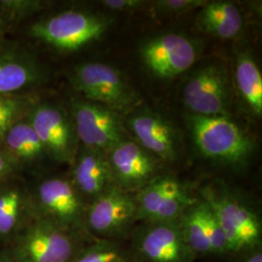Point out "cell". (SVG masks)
I'll list each match as a JSON object with an SVG mask.
<instances>
[{
    "label": "cell",
    "mask_w": 262,
    "mask_h": 262,
    "mask_svg": "<svg viewBox=\"0 0 262 262\" xmlns=\"http://www.w3.org/2000/svg\"><path fill=\"white\" fill-rule=\"evenodd\" d=\"M35 216L94 241L84 225L88 203L69 177L45 176L28 183Z\"/></svg>",
    "instance_id": "6da1fadb"
},
{
    "label": "cell",
    "mask_w": 262,
    "mask_h": 262,
    "mask_svg": "<svg viewBox=\"0 0 262 262\" xmlns=\"http://www.w3.org/2000/svg\"><path fill=\"white\" fill-rule=\"evenodd\" d=\"M197 27L215 37L230 39L237 36L243 27L241 11L232 2H207L198 13Z\"/></svg>",
    "instance_id": "ffe728a7"
},
{
    "label": "cell",
    "mask_w": 262,
    "mask_h": 262,
    "mask_svg": "<svg viewBox=\"0 0 262 262\" xmlns=\"http://www.w3.org/2000/svg\"><path fill=\"white\" fill-rule=\"evenodd\" d=\"M112 20L84 10H66L39 19L28 28L29 37L62 53H73L99 39Z\"/></svg>",
    "instance_id": "7a4b0ae2"
},
{
    "label": "cell",
    "mask_w": 262,
    "mask_h": 262,
    "mask_svg": "<svg viewBox=\"0 0 262 262\" xmlns=\"http://www.w3.org/2000/svg\"><path fill=\"white\" fill-rule=\"evenodd\" d=\"M35 216L28 181L15 176L0 182V246H9Z\"/></svg>",
    "instance_id": "2e32d148"
},
{
    "label": "cell",
    "mask_w": 262,
    "mask_h": 262,
    "mask_svg": "<svg viewBox=\"0 0 262 262\" xmlns=\"http://www.w3.org/2000/svg\"><path fill=\"white\" fill-rule=\"evenodd\" d=\"M15 176H21V175L17 167L12 163V161L4 154V151L2 150L0 146V182Z\"/></svg>",
    "instance_id": "f1b7e54d"
},
{
    "label": "cell",
    "mask_w": 262,
    "mask_h": 262,
    "mask_svg": "<svg viewBox=\"0 0 262 262\" xmlns=\"http://www.w3.org/2000/svg\"><path fill=\"white\" fill-rule=\"evenodd\" d=\"M70 166L68 177L88 204L115 186L104 152L82 146Z\"/></svg>",
    "instance_id": "ac0fdd59"
},
{
    "label": "cell",
    "mask_w": 262,
    "mask_h": 262,
    "mask_svg": "<svg viewBox=\"0 0 262 262\" xmlns=\"http://www.w3.org/2000/svg\"><path fill=\"white\" fill-rule=\"evenodd\" d=\"M35 100L30 94L0 95V138L27 116Z\"/></svg>",
    "instance_id": "cb8c5ba5"
},
{
    "label": "cell",
    "mask_w": 262,
    "mask_h": 262,
    "mask_svg": "<svg viewBox=\"0 0 262 262\" xmlns=\"http://www.w3.org/2000/svg\"><path fill=\"white\" fill-rule=\"evenodd\" d=\"M104 7L113 11H132L144 4L141 0H104L101 1Z\"/></svg>",
    "instance_id": "4316f807"
},
{
    "label": "cell",
    "mask_w": 262,
    "mask_h": 262,
    "mask_svg": "<svg viewBox=\"0 0 262 262\" xmlns=\"http://www.w3.org/2000/svg\"><path fill=\"white\" fill-rule=\"evenodd\" d=\"M231 102L225 67L210 63L198 69L184 88V103L191 115L227 116Z\"/></svg>",
    "instance_id": "4fadbf2b"
},
{
    "label": "cell",
    "mask_w": 262,
    "mask_h": 262,
    "mask_svg": "<svg viewBox=\"0 0 262 262\" xmlns=\"http://www.w3.org/2000/svg\"><path fill=\"white\" fill-rule=\"evenodd\" d=\"M69 114L84 147L107 154L125 139L120 115L106 106L78 98L70 104Z\"/></svg>",
    "instance_id": "30bf717a"
},
{
    "label": "cell",
    "mask_w": 262,
    "mask_h": 262,
    "mask_svg": "<svg viewBox=\"0 0 262 262\" xmlns=\"http://www.w3.org/2000/svg\"><path fill=\"white\" fill-rule=\"evenodd\" d=\"M137 223L178 221L198 198L178 179L157 176L135 193Z\"/></svg>",
    "instance_id": "8fae6325"
},
{
    "label": "cell",
    "mask_w": 262,
    "mask_h": 262,
    "mask_svg": "<svg viewBox=\"0 0 262 262\" xmlns=\"http://www.w3.org/2000/svg\"><path fill=\"white\" fill-rule=\"evenodd\" d=\"M207 213L208 205L200 198L179 219L184 239L196 258L213 256L208 235Z\"/></svg>",
    "instance_id": "44dd1931"
},
{
    "label": "cell",
    "mask_w": 262,
    "mask_h": 262,
    "mask_svg": "<svg viewBox=\"0 0 262 262\" xmlns=\"http://www.w3.org/2000/svg\"><path fill=\"white\" fill-rule=\"evenodd\" d=\"M69 82L84 99L101 104L117 114L134 109L138 97L125 77L117 68L102 62H84L75 66Z\"/></svg>",
    "instance_id": "8992f818"
},
{
    "label": "cell",
    "mask_w": 262,
    "mask_h": 262,
    "mask_svg": "<svg viewBox=\"0 0 262 262\" xmlns=\"http://www.w3.org/2000/svg\"><path fill=\"white\" fill-rule=\"evenodd\" d=\"M70 262H133L127 241L96 239Z\"/></svg>",
    "instance_id": "603a6c76"
},
{
    "label": "cell",
    "mask_w": 262,
    "mask_h": 262,
    "mask_svg": "<svg viewBox=\"0 0 262 262\" xmlns=\"http://www.w3.org/2000/svg\"><path fill=\"white\" fill-rule=\"evenodd\" d=\"M206 3L203 0H159L155 2L154 9L157 14L174 16L202 8Z\"/></svg>",
    "instance_id": "484cf974"
},
{
    "label": "cell",
    "mask_w": 262,
    "mask_h": 262,
    "mask_svg": "<svg viewBox=\"0 0 262 262\" xmlns=\"http://www.w3.org/2000/svg\"><path fill=\"white\" fill-rule=\"evenodd\" d=\"M46 81L45 67L28 48L15 41L0 42V95L29 94Z\"/></svg>",
    "instance_id": "5bb4252c"
},
{
    "label": "cell",
    "mask_w": 262,
    "mask_h": 262,
    "mask_svg": "<svg viewBox=\"0 0 262 262\" xmlns=\"http://www.w3.org/2000/svg\"><path fill=\"white\" fill-rule=\"evenodd\" d=\"M91 242L34 216L8 247L19 262H70Z\"/></svg>",
    "instance_id": "5b68a950"
},
{
    "label": "cell",
    "mask_w": 262,
    "mask_h": 262,
    "mask_svg": "<svg viewBox=\"0 0 262 262\" xmlns=\"http://www.w3.org/2000/svg\"><path fill=\"white\" fill-rule=\"evenodd\" d=\"M116 187L135 193L158 175V162L137 142L122 140L106 154Z\"/></svg>",
    "instance_id": "9a60e30c"
},
{
    "label": "cell",
    "mask_w": 262,
    "mask_h": 262,
    "mask_svg": "<svg viewBox=\"0 0 262 262\" xmlns=\"http://www.w3.org/2000/svg\"><path fill=\"white\" fill-rule=\"evenodd\" d=\"M199 52L195 41L171 32L146 41L140 48V57L151 75L160 79H171L193 66Z\"/></svg>",
    "instance_id": "7c38bea8"
},
{
    "label": "cell",
    "mask_w": 262,
    "mask_h": 262,
    "mask_svg": "<svg viewBox=\"0 0 262 262\" xmlns=\"http://www.w3.org/2000/svg\"><path fill=\"white\" fill-rule=\"evenodd\" d=\"M0 146L24 177L26 173L37 174L51 160L27 116L6 131L0 138Z\"/></svg>",
    "instance_id": "e0dca14e"
},
{
    "label": "cell",
    "mask_w": 262,
    "mask_h": 262,
    "mask_svg": "<svg viewBox=\"0 0 262 262\" xmlns=\"http://www.w3.org/2000/svg\"><path fill=\"white\" fill-rule=\"evenodd\" d=\"M201 198L213 211L225 232L230 255L262 246L261 221L256 212L217 183L204 187Z\"/></svg>",
    "instance_id": "277c9868"
},
{
    "label": "cell",
    "mask_w": 262,
    "mask_h": 262,
    "mask_svg": "<svg viewBox=\"0 0 262 262\" xmlns=\"http://www.w3.org/2000/svg\"><path fill=\"white\" fill-rule=\"evenodd\" d=\"M192 139L198 150L208 159L243 166L253 150L252 139L228 116H188Z\"/></svg>",
    "instance_id": "3957f363"
},
{
    "label": "cell",
    "mask_w": 262,
    "mask_h": 262,
    "mask_svg": "<svg viewBox=\"0 0 262 262\" xmlns=\"http://www.w3.org/2000/svg\"><path fill=\"white\" fill-rule=\"evenodd\" d=\"M128 127L143 149L155 158L174 161L177 158L176 137L172 126L161 116L140 111L128 119Z\"/></svg>",
    "instance_id": "d6986e66"
},
{
    "label": "cell",
    "mask_w": 262,
    "mask_h": 262,
    "mask_svg": "<svg viewBox=\"0 0 262 262\" xmlns=\"http://www.w3.org/2000/svg\"><path fill=\"white\" fill-rule=\"evenodd\" d=\"M48 4L42 0H0V9L13 25L46 9Z\"/></svg>",
    "instance_id": "d4e9b609"
},
{
    "label": "cell",
    "mask_w": 262,
    "mask_h": 262,
    "mask_svg": "<svg viewBox=\"0 0 262 262\" xmlns=\"http://www.w3.org/2000/svg\"><path fill=\"white\" fill-rule=\"evenodd\" d=\"M133 262H194L178 221L137 223L127 240Z\"/></svg>",
    "instance_id": "ba28073f"
},
{
    "label": "cell",
    "mask_w": 262,
    "mask_h": 262,
    "mask_svg": "<svg viewBox=\"0 0 262 262\" xmlns=\"http://www.w3.org/2000/svg\"><path fill=\"white\" fill-rule=\"evenodd\" d=\"M11 23L5 13L0 9V42L4 40V36L8 31V28L11 27Z\"/></svg>",
    "instance_id": "f546056e"
},
{
    "label": "cell",
    "mask_w": 262,
    "mask_h": 262,
    "mask_svg": "<svg viewBox=\"0 0 262 262\" xmlns=\"http://www.w3.org/2000/svg\"><path fill=\"white\" fill-rule=\"evenodd\" d=\"M236 83L246 103L256 116L262 114V77L253 57L241 54L236 62Z\"/></svg>",
    "instance_id": "7402d4cb"
},
{
    "label": "cell",
    "mask_w": 262,
    "mask_h": 262,
    "mask_svg": "<svg viewBox=\"0 0 262 262\" xmlns=\"http://www.w3.org/2000/svg\"><path fill=\"white\" fill-rule=\"evenodd\" d=\"M84 225L94 239L126 242L137 225L135 194L113 186L88 204Z\"/></svg>",
    "instance_id": "52a82bcc"
},
{
    "label": "cell",
    "mask_w": 262,
    "mask_h": 262,
    "mask_svg": "<svg viewBox=\"0 0 262 262\" xmlns=\"http://www.w3.org/2000/svg\"><path fill=\"white\" fill-rule=\"evenodd\" d=\"M228 258L231 262H262V246L234 253Z\"/></svg>",
    "instance_id": "83f0119b"
},
{
    "label": "cell",
    "mask_w": 262,
    "mask_h": 262,
    "mask_svg": "<svg viewBox=\"0 0 262 262\" xmlns=\"http://www.w3.org/2000/svg\"><path fill=\"white\" fill-rule=\"evenodd\" d=\"M0 262H19L11 252L8 246H0Z\"/></svg>",
    "instance_id": "4dcf8cb0"
},
{
    "label": "cell",
    "mask_w": 262,
    "mask_h": 262,
    "mask_svg": "<svg viewBox=\"0 0 262 262\" xmlns=\"http://www.w3.org/2000/svg\"><path fill=\"white\" fill-rule=\"evenodd\" d=\"M27 118L50 159L71 165L80 148V142L70 114L56 104L35 100Z\"/></svg>",
    "instance_id": "9c48e42d"
}]
</instances>
